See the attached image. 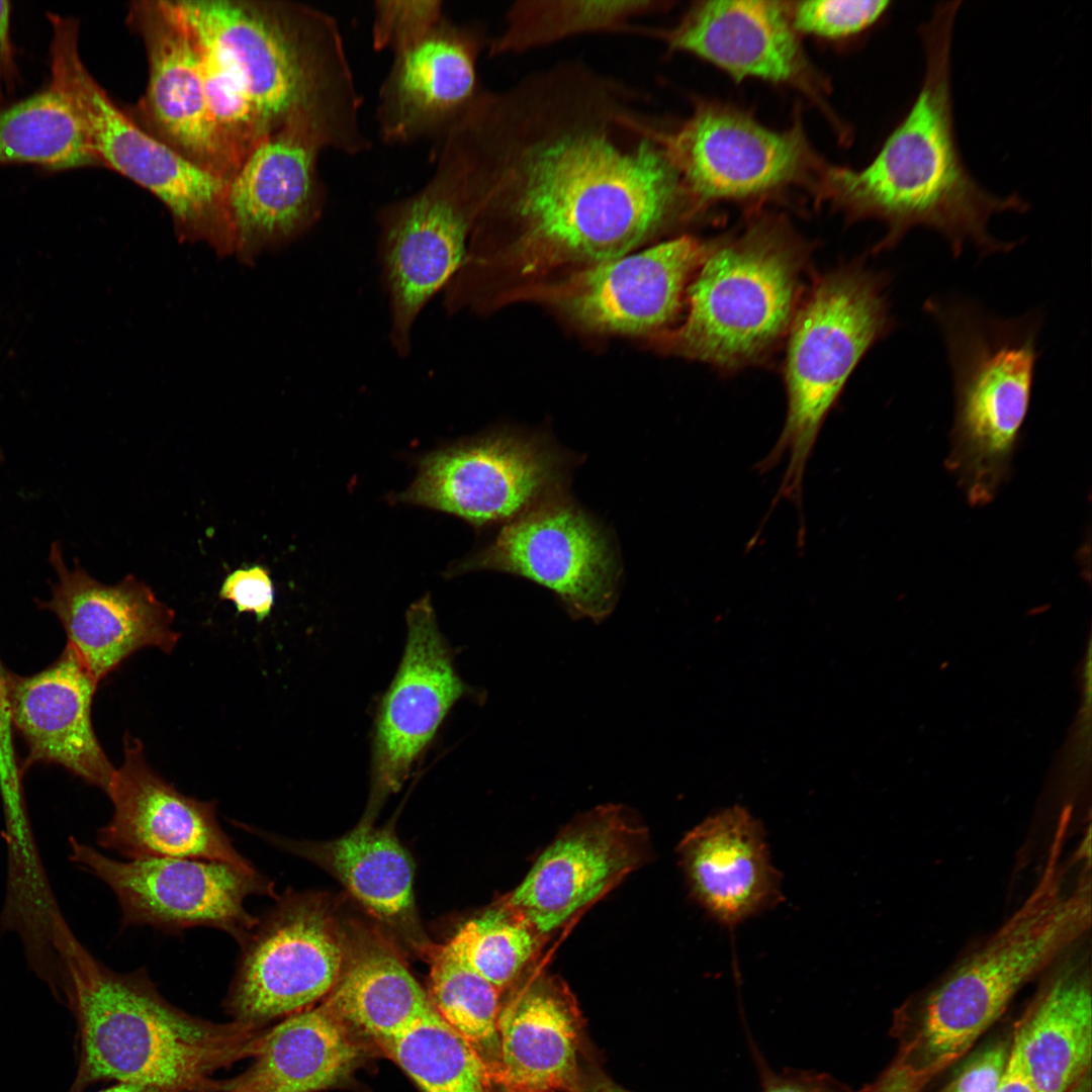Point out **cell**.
Masks as SVG:
<instances>
[{
  "label": "cell",
  "mask_w": 1092,
  "mask_h": 1092,
  "mask_svg": "<svg viewBox=\"0 0 1092 1092\" xmlns=\"http://www.w3.org/2000/svg\"><path fill=\"white\" fill-rule=\"evenodd\" d=\"M643 97L574 60L481 90L470 114L484 199L469 245L508 239L492 253L522 251L526 271L586 267L691 213Z\"/></svg>",
  "instance_id": "cell-1"
},
{
  "label": "cell",
  "mask_w": 1092,
  "mask_h": 1092,
  "mask_svg": "<svg viewBox=\"0 0 1092 1092\" xmlns=\"http://www.w3.org/2000/svg\"><path fill=\"white\" fill-rule=\"evenodd\" d=\"M961 1L941 2L919 27L925 69L906 114L860 169L825 167L819 188L854 218L887 226L878 250L895 247L912 229L935 231L953 256L973 246L982 256L1011 251L1016 243L995 238L991 218L1024 213L1020 195L988 191L961 155L951 95V44Z\"/></svg>",
  "instance_id": "cell-2"
},
{
  "label": "cell",
  "mask_w": 1092,
  "mask_h": 1092,
  "mask_svg": "<svg viewBox=\"0 0 1092 1092\" xmlns=\"http://www.w3.org/2000/svg\"><path fill=\"white\" fill-rule=\"evenodd\" d=\"M172 1L244 92L265 136L296 122L324 150L355 156L370 149L362 97L331 14L287 0Z\"/></svg>",
  "instance_id": "cell-3"
},
{
  "label": "cell",
  "mask_w": 1092,
  "mask_h": 1092,
  "mask_svg": "<svg viewBox=\"0 0 1092 1092\" xmlns=\"http://www.w3.org/2000/svg\"><path fill=\"white\" fill-rule=\"evenodd\" d=\"M56 981L76 1014L81 1038L79 1085L100 1080L166 1092L222 1091L219 1070L252 1058L262 1028L217 1023L179 1009L147 971L111 970L53 915Z\"/></svg>",
  "instance_id": "cell-4"
},
{
  "label": "cell",
  "mask_w": 1092,
  "mask_h": 1092,
  "mask_svg": "<svg viewBox=\"0 0 1092 1092\" xmlns=\"http://www.w3.org/2000/svg\"><path fill=\"white\" fill-rule=\"evenodd\" d=\"M952 373L954 419L946 468L972 506L992 502L1010 475L1038 359L1039 317H1000L970 300L929 299Z\"/></svg>",
  "instance_id": "cell-5"
},
{
  "label": "cell",
  "mask_w": 1092,
  "mask_h": 1092,
  "mask_svg": "<svg viewBox=\"0 0 1092 1092\" xmlns=\"http://www.w3.org/2000/svg\"><path fill=\"white\" fill-rule=\"evenodd\" d=\"M886 283L862 267L841 268L822 277L797 309L789 329L785 425L757 466L767 472L787 459L774 505L784 498L802 510L804 475L823 423L857 363L894 326Z\"/></svg>",
  "instance_id": "cell-6"
},
{
  "label": "cell",
  "mask_w": 1092,
  "mask_h": 1092,
  "mask_svg": "<svg viewBox=\"0 0 1092 1092\" xmlns=\"http://www.w3.org/2000/svg\"><path fill=\"white\" fill-rule=\"evenodd\" d=\"M804 260L799 240L776 219L713 244L687 289V317L669 348L725 369L759 359L791 327Z\"/></svg>",
  "instance_id": "cell-7"
},
{
  "label": "cell",
  "mask_w": 1092,
  "mask_h": 1092,
  "mask_svg": "<svg viewBox=\"0 0 1092 1092\" xmlns=\"http://www.w3.org/2000/svg\"><path fill=\"white\" fill-rule=\"evenodd\" d=\"M436 144L435 169L427 183L376 215L388 340L400 358L412 352L420 313L464 262L482 204L474 162L459 129L452 127Z\"/></svg>",
  "instance_id": "cell-8"
},
{
  "label": "cell",
  "mask_w": 1092,
  "mask_h": 1092,
  "mask_svg": "<svg viewBox=\"0 0 1092 1092\" xmlns=\"http://www.w3.org/2000/svg\"><path fill=\"white\" fill-rule=\"evenodd\" d=\"M49 56L50 86L81 116L100 166L155 195L168 208L181 238L202 240L230 254V181L153 136L120 109L84 66L77 35L55 36Z\"/></svg>",
  "instance_id": "cell-9"
},
{
  "label": "cell",
  "mask_w": 1092,
  "mask_h": 1092,
  "mask_svg": "<svg viewBox=\"0 0 1092 1092\" xmlns=\"http://www.w3.org/2000/svg\"><path fill=\"white\" fill-rule=\"evenodd\" d=\"M580 461L547 436L499 429L426 455L398 499L456 515L474 527L506 524L567 493Z\"/></svg>",
  "instance_id": "cell-10"
},
{
  "label": "cell",
  "mask_w": 1092,
  "mask_h": 1092,
  "mask_svg": "<svg viewBox=\"0 0 1092 1092\" xmlns=\"http://www.w3.org/2000/svg\"><path fill=\"white\" fill-rule=\"evenodd\" d=\"M480 569L540 584L556 595L573 619L595 623L613 612L622 576L613 535L568 492L504 524L492 542L454 573Z\"/></svg>",
  "instance_id": "cell-11"
},
{
  "label": "cell",
  "mask_w": 1092,
  "mask_h": 1092,
  "mask_svg": "<svg viewBox=\"0 0 1092 1092\" xmlns=\"http://www.w3.org/2000/svg\"><path fill=\"white\" fill-rule=\"evenodd\" d=\"M240 945L223 1006L232 1020L261 1028L331 992L344 966L348 935L321 900L288 894L257 917Z\"/></svg>",
  "instance_id": "cell-12"
},
{
  "label": "cell",
  "mask_w": 1092,
  "mask_h": 1092,
  "mask_svg": "<svg viewBox=\"0 0 1092 1092\" xmlns=\"http://www.w3.org/2000/svg\"><path fill=\"white\" fill-rule=\"evenodd\" d=\"M69 846L70 859L111 889L123 928L149 925L178 933L206 926L241 944L257 923L245 901L274 896L273 882L255 868L180 857L117 860L75 837Z\"/></svg>",
  "instance_id": "cell-13"
},
{
  "label": "cell",
  "mask_w": 1092,
  "mask_h": 1092,
  "mask_svg": "<svg viewBox=\"0 0 1092 1092\" xmlns=\"http://www.w3.org/2000/svg\"><path fill=\"white\" fill-rule=\"evenodd\" d=\"M660 142L696 208L747 199L819 179L824 166L799 125L775 130L727 105L698 104Z\"/></svg>",
  "instance_id": "cell-14"
},
{
  "label": "cell",
  "mask_w": 1092,
  "mask_h": 1092,
  "mask_svg": "<svg viewBox=\"0 0 1092 1092\" xmlns=\"http://www.w3.org/2000/svg\"><path fill=\"white\" fill-rule=\"evenodd\" d=\"M648 843L631 809L599 806L565 826L503 901L547 936L638 869Z\"/></svg>",
  "instance_id": "cell-15"
},
{
  "label": "cell",
  "mask_w": 1092,
  "mask_h": 1092,
  "mask_svg": "<svg viewBox=\"0 0 1092 1092\" xmlns=\"http://www.w3.org/2000/svg\"><path fill=\"white\" fill-rule=\"evenodd\" d=\"M323 150L310 129L295 122L270 132L253 149L229 182L232 253L251 261L317 223L327 201L317 168Z\"/></svg>",
  "instance_id": "cell-16"
},
{
  "label": "cell",
  "mask_w": 1092,
  "mask_h": 1092,
  "mask_svg": "<svg viewBox=\"0 0 1092 1092\" xmlns=\"http://www.w3.org/2000/svg\"><path fill=\"white\" fill-rule=\"evenodd\" d=\"M406 623L403 656L375 724L372 801L366 814L371 818L380 802L400 789L465 692L428 596L410 607Z\"/></svg>",
  "instance_id": "cell-17"
},
{
  "label": "cell",
  "mask_w": 1092,
  "mask_h": 1092,
  "mask_svg": "<svg viewBox=\"0 0 1092 1092\" xmlns=\"http://www.w3.org/2000/svg\"><path fill=\"white\" fill-rule=\"evenodd\" d=\"M124 759L106 791L113 814L97 844L127 859L180 857L255 868L233 845L216 817L215 801L179 792L148 763L141 741L123 739Z\"/></svg>",
  "instance_id": "cell-18"
},
{
  "label": "cell",
  "mask_w": 1092,
  "mask_h": 1092,
  "mask_svg": "<svg viewBox=\"0 0 1092 1092\" xmlns=\"http://www.w3.org/2000/svg\"><path fill=\"white\" fill-rule=\"evenodd\" d=\"M488 38L479 24L444 16L422 39L393 54L376 108L388 145L438 142L480 93L477 61Z\"/></svg>",
  "instance_id": "cell-19"
},
{
  "label": "cell",
  "mask_w": 1092,
  "mask_h": 1092,
  "mask_svg": "<svg viewBox=\"0 0 1092 1092\" xmlns=\"http://www.w3.org/2000/svg\"><path fill=\"white\" fill-rule=\"evenodd\" d=\"M126 19L143 41L149 67L145 94L128 114L153 136L230 181L233 172L212 126L195 43L173 1H134Z\"/></svg>",
  "instance_id": "cell-20"
},
{
  "label": "cell",
  "mask_w": 1092,
  "mask_h": 1092,
  "mask_svg": "<svg viewBox=\"0 0 1092 1092\" xmlns=\"http://www.w3.org/2000/svg\"><path fill=\"white\" fill-rule=\"evenodd\" d=\"M712 245L684 236L586 266L561 284L556 302L588 329L621 334L658 330L677 314Z\"/></svg>",
  "instance_id": "cell-21"
},
{
  "label": "cell",
  "mask_w": 1092,
  "mask_h": 1092,
  "mask_svg": "<svg viewBox=\"0 0 1092 1092\" xmlns=\"http://www.w3.org/2000/svg\"><path fill=\"white\" fill-rule=\"evenodd\" d=\"M50 563L56 574L46 608L61 622L70 647L99 682L135 651L159 648L170 654L180 634L175 614L153 589L128 574L104 584L85 569L70 567L55 544Z\"/></svg>",
  "instance_id": "cell-22"
},
{
  "label": "cell",
  "mask_w": 1092,
  "mask_h": 1092,
  "mask_svg": "<svg viewBox=\"0 0 1092 1092\" xmlns=\"http://www.w3.org/2000/svg\"><path fill=\"white\" fill-rule=\"evenodd\" d=\"M644 35L661 40L670 52L709 62L737 81L758 78L816 90L815 73L792 24L790 2L700 1L671 27H646Z\"/></svg>",
  "instance_id": "cell-23"
},
{
  "label": "cell",
  "mask_w": 1092,
  "mask_h": 1092,
  "mask_svg": "<svg viewBox=\"0 0 1092 1092\" xmlns=\"http://www.w3.org/2000/svg\"><path fill=\"white\" fill-rule=\"evenodd\" d=\"M14 732L24 740L29 764L54 763L103 790L115 768L94 732L91 707L98 681L68 646L31 675L8 672Z\"/></svg>",
  "instance_id": "cell-24"
},
{
  "label": "cell",
  "mask_w": 1092,
  "mask_h": 1092,
  "mask_svg": "<svg viewBox=\"0 0 1092 1092\" xmlns=\"http://www.w3.org/2000/svg\"><path fill=\"white\" fill-rule=\"evenodd\" d=\"M677 851L694 898L721 925L733 928L782 900L763 828L742 807L705 819Z\"/></svg>",
  "instance_id": "cell-25"
},
{
  "label": "cell",
  "mask_w": 1092,
  "mask_h": 1092,
  "mask_svg": "<svg viewBox=\"0 0 1092 1092\" xmlns=\"http://www.w3.org/2000/svg\"><path fill=\"white\" fill-rule=\"evenodd\" d=\"M499 1064L492 1078L514 1092H556L577 1082L579 1015L554 976H532L502 1003Z\"/></svg>",
  "instance_id": "cell-26"
},
{
  "label": "cell",
  "mask_w": 1092,
  "mask_h": 1092,
  "mask_svg": "<svg viewBox=\"0 0 1092 1092\" xmlns=\"http://www.w3.org/2000/svg\"><path fill=\"white\" fill-rule=\"evenodd\" d=\"M1089 965L1055 971L1015 1026L1010 1057L1034 1092H1069L1091 1071Z\"/></svg>",
  "instance_id": "cell-27"
},
{
  "label": "cell",
  "mask_w": 1092,
  "mask_h": 1092,
  "mask_svg": "<svg viewBox=\"0 0 1092 1092\" xmlns=\"http://www.w3.org/2000/svg\"><path fill=\"white\" fill-rule=\"evenodd\" d=\"M363 820L345 835L326 842L280 839L258 833L285 850L305 857L333 875L373 917L427 954L414 898V864L388 827Z\"/></svg>",
  "instance_id": "cell-28"
},
{
  "label": "cell",
  "mask_w": 1092,
  "mask_h": 1092,
  "mask_svg": "<svg viewBox=\"0 0 1092 1092\" xmlns=\"http://www.w3.org/2000/svg\"><path fill=\"white\" fill-rule=\"evenodd\" d=\"M361 1051L351 1029L324 1005L286 1016L258 1037L252 1064L222 1082L232 1092H317L345 1079Z\"/></svg>",
  "instance_id": "cell-29"
},
{
  "label": "cell",
  "mask_w": 1092,
  "mask_h": 1092,
  "mask_svg": "<svg viewBox=\"0 0 1092 1092\" xmlns=\"http://www.w3.org/2000/svg\"><path fill=\"white\" fill-rule=\"evenodd\" d=\"M323 1004L380 1046L434 1009L396 948L377 934L348 935L340 977Z\"/></svg>",
  "instance_id": "cell-30"
},
{
  "label": "cell",
  "mask_w": 1092,
  "mask_h": 1092,
  "mask_svg": "<svg viewBox=\"0 0 1092 1092\" xmlns=\"http://www.w3.org/2000/svg\"><path fill=\"white\" fill-rule=\"evenodd\" d=\"M671 2L653 0H520L507 10L502 31L488 40L490 57L519 55L592 33L642 35L637 21Z\"/></svg>",
  "instance_id": "cell-31"
},
{
  "label": "cell",
  "mask_w": 1092,
  "mask_h": 1092,
  "mask_svg": "<svg viewBox=\"0 0 1092 1092\" xmlns=\"http://www.w3.org/2000/svg\"><path fill=\"white\" fill-rule=\"evenodd\" d=\"M7 164L50 171L100 166L81 116L52 86L0 108V165Z\"/></svg>",
  "instance_id": "cell-32"
},
{
  "label": "cell",
  "mask_w": 1092,
  "mask_h": 1092,
  "mask_svg": "<svg viewBox=\"0 0 1092 1092\" xmlns=\"http://www.w3.org/2000/svg\"><path fill=\"white\" fill-rule=\"evenodd\" d=\"M381 1048L423 1092H491L485 1062L435 1009Z\"/></svg>",
  "instance_id": "cell-33"
},
{
  "label": "cell",
  "mask_w": 1092,
  "mask_h": 1092,
  "mask_svg": "<svg viewBox=\"0 0 1092 1092\" xmlns=\"http://www.w3.org/2000/svg\"><path fill=\"white\" fill-rule=\"evenodd\" d=\"M430 1001L437 1013L480 1055L492 1076L499 1064L500 991L458 962L444 945L432 946Z\"/></svg>",
  "instance_id": "cell-34"
},
{
  "label": "cell",
  "mask_w": 1092,
  "mask_h": 1092,
  "mask_svg": "<svg viewBox=\"0 0 1092 1092\" xmlns=\"http://www.w3.org/2000/svg\"><path fill=\"white\" fill-rule=\"evenodd\" d=\"M545 937L502 900L463 923L444 946L502 992L518 983Z\"/></svg>",
  "instance_id": "cell-35"
},
{
  "label": "cell",
  "mask_w": 1092,
  "mask_h": 1092,
  "mask_svg": "<svg viewBox=\"0 0 1092 1092\" xmlns=\"http://www.w3.org/2000/svg\"><path fill=\"white\" fill-rule=\"evenodd\" d=\"M887 0H814L790 2L796 31L826 38L861 34L878 24L890 11Z\"/></svg>",
  "instance_id": "cell-36"
},
{
  "label": "cell",
  "mask_w": 1092,
  "mask_h": 1092,
  "mask_svg": "<svg viewBox=\"0 0 1092 1092\" xmlns=\"http://www.w3.org/2000/svg\"><path fill=\"white\" fill-rule=\"evenodd\" d=\"M373 11V48L393 54L422 39L445 16L440 0L376 1Z\"/></svg>",
  "instance_id": "cell-37"
},
{
  "label": "cell",
  "mask_w": 1092,
  "mask_h": 1092,
  "mask_svg": "<svg viewBox=\"0 0 1092 1092\" xmlns=\"http://www.w3.org/2000/svg\"><path fill=\"white\" fill-rule=\"evenodd\" d=\"M7 675L0 662V795L7 821H18L27 815L22 772L14 746Z\"/></svg>",
  "instance_id": "cell-38"
},
{
  "label": "cell",
  "mask_w": 1092,
  "mask_h": 1092,
  "mask_svg": "<svg viewBox=\"0 0 1092 1092\" xmlns=\"http://www.w3.org/2000/svg\"><path fill=\"white\" fill-rule=\"evenodd\" d=\"M1011 1039H998L974 1054L938 1092H997L1006 1071Z\"/></svg>",
  "instance_id": "cell-39"
},
{
  "label": "cell",
  "mask_w": 1092,
  "mask_h": 1092,
  "mask_svg": "<svg viewBox=\"0 0 1092 1092\" xmlns=\"http://www.w3.org/2000/svg\"><path fill=\"white\" fill-rule=\"evenodd\" d=\"M218 596L221 600L233 602L238 613H254L258 622L270 615L274 604L272 579L269 571L261 565L231 572L224 578Z\"/></svg>",
  "instance_id": "cell-40"
},
{
  "label": "cell",
  "mask_w": 1092,
  "mask_h": 1092,
  "mask_svg": "<svg viewBox=\"0 0 1092 1092\" xmlns=\"http://www.w3.org/2000/svg\"><path fill=\"white\" fill-rule=\"evenodd\" d=\"M762 1092H852L833 1078L812 1073H767Z\"/></svg>",
  "instance_id": "cell-41"
},
{
  "label": "cell",
  "mask_w": 1092,
  "mask_h": 1092,
  "mask_svg": "<svg viewBox=\"0 0 1092 1092\" xmlns=\"http://www.w3.org/2000/svg\"><path fill=\"white\" fill-rule=\"evenodd\" d=\"M10 3L0 0V107L18 81V71L10 38Z\"/></svg>",
  "instance_id": "cell-42"
},
{
  "label": "cell",
  "mask_w": 1092,
  "mask_h": 1092,
  "mask_svg": "<svg viewBox=\"0 0 1092 1092\" xmlns=\"http://www.w3.org/2000/svg\"><path fill=\"white\" fill-rule=\"evenodd\" d=\"M997 1092H1034L1010 1055Z\"/></svg>",
  "instance_id": "cell-43"
},
{
  "label": "cell",
  "mask_w": 1092,
  "mask_h": 1092,
  "mask_svg": "<svg viewBox=\"0 0 1092 1092\" xmlns=\"http://www.w3.org/2000/svg\"><path fill=\"white\" fill-rule=\"evenodd\" d=\"M580 1091L581 1092H630V1091L626 1090L625 1088L615 1084L614 1082H612V1081H610L608 1079H604V1078L603 1079H601V1078L595 1079L594 1081L587 1083L583 1088H581Z\"/></svg>",
  "instance_id": "cell-44"
},
{
  "label": "cell",
  "mask_w": 1092,
  "mask_h": 1092,
  "mask_svg": "<svg viewBox=\"0 0 1092 1092\" xmlns=\"http://www.w3.org/2000/svg\"><path fill=\"white\" fill-rule=\"evenodd\" d=\"M97 1092H166V1091L155 1088V1087H150V1086H143V1085H136V1084H130V1083H116L115 1085H112V1086H110V1087H108L106 1089H102V1090L97 1091Z\"/></svg>",
  "instance_id": "cell-45"
},
{
  "label": "cell",
  "mask_w": 1092,
  "mask_h": 1092,
  "mask_svg": "<svg viewBox=\"0 0 1092 1092\" xmlns=\"http://www.w3.org/2000/svg\"><path fill=\"white\" fill-rule=\"evenodd\" d=\"M1069 1092H1091V1085L1088 1081L1082 1080L1078 1082Z\"/></svg>",
  "instance_id": "cell-46"
},
{
  "label": "cell",
  "mask_w": 1092,
  "mask_h": 1092,
  "mask_svg": "<svg viewBox=\"0 0 1092 1092\" xmlns=\"http://www.w3.org/2000/svg\"><path fill=\"white\" fill-rule=\"evenodd\" d=\"M491 1092H514L503 1083L492 1079Z\"/></svg>",
  "instance_id": "cell-47"
},
{
  "label": "cell",
  "mask_w": 1092,
  "mask_h": 1092,
  "mask_svg": "<svg viewBox=\"0 0 1092 1092\" xmlns=\"http://www.w3.org/2000/svg\"><path fill=\"white\" fill-rule=\"evenodd\" d=\"M223 1092H232V1091H223Z\"/></svg>",
  "instance_id": "cell-48"
}]
</instances>
